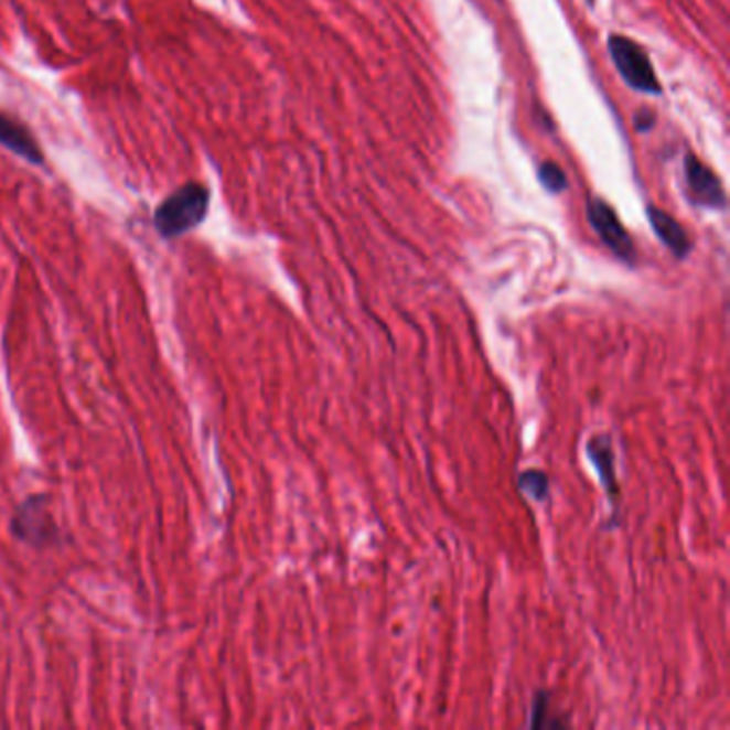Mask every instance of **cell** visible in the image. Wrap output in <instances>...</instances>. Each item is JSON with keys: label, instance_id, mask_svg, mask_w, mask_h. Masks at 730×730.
Segmentation results:
<instances>
[{"label": "cell", "instance_id": "obj_1", "mask_svg": "<svg viewBox=\"0 0 730 730\" xmlns=\"http://www.w3.org/2000/svg\"><path fill=\"white\" fill-rule=\"evenodd\" d=\"M208 204L211 191L204 184H183L157 208L154 227L163 238H179L206 219Z\"/></svg>", "mask_w": 730, "mask_h": 730}, {"label": "cell", "instance_id": "obj_2", "mask_svg": "<svg viewBox=\"0 0 730 730\" xmlns=\"http://www.w3.org/2000/svg\"><path fill=\"white\" fill-rule=\"evenodd\" d=\"M609 52L613 56L615 67L620 69L621 77L641 93L659 95V82H657L654 67L650 56L641 45H636L630 39L613 35L609 39Z\"/></svg>", "mask_w": 730, "mask_h": 730}, {"label": "cell", "instance_id": "obj_3", "mask_svg": "<svg viewBox=\"0 0 730 730\" xmlns=\"http://www.w3.org/2000/svg\"><path fill=\"white\" fill-rule=\"evenodd\" d=\"M587 217L591 227L598 232L602 243L623 259V261H634L636 259V249L630 238V234L623 229L618 213L602 200H589L587 204Z\"/></svg>", "mask_w": 730, "mask_h": 730}, {"label": "cell", "instance_id": "obj_4", "mask_svg": "<svg viewBox=\"0 0 730 730\" xmlns=\"http://www.w3.org/2000/svg\"><path fill=\"white\" fill-rule=\"evenodd\" d=\"M13 534L35 547L52 545V540L56 538V527L47 511L41 506V497H31L26 504L20 506L13 518Z\"/></svg>", "mask_w": 730, "mask_h": 730}, {"label": "cell", "instance_id": "obj_5", "mask_svg": "<svg viewBox=\"0 0 730 730\" xmlns=\"http://www.w3.org/2000/svg\"><path fill=\"white\" fill-rule=\"evenodd\" d=\"M686 179H688V189H690L694 204L707 206V208L727 206V195H724V186L720 183V179L705 163H700L694 154L686 159Z\"/></svg>", "mask_w": 730, "mask_h": 730}, {"label": "cell", "instance_id": "obj_6", "mask_svg": "<svg viewBox=\"0 0 730 730\" xmlns=\"http://www.w3.org/2000/svg\"><path fill=\"white\" fill-rule=\"evenodd\" d=\"M0 144L33 165L43 163V152L35 142L33 133L2 111H0Z\"/></svg>", "mask_w": 730, "mask_h": 730}, {"label": "cell", "instance_id": "obj_7", "mask_svg": "<svg viewBox=\"0 0 730 730\" xmlns=\"http://www.w3.org/2000/svg\"><path fill=\"white\" fill-rule=\"evenodd\" d=\"M587 452L591 457V463L595 465L598 475L609 493V497L613 500V504L618 502L620 495V486H618V475H615V452H613V441L609 436H595L587 443Z\"/></svg>", "mask_w": 730, "mask_h": 730}, {"label": "cell", "instance_id": "obj_8", "mask_svg": "<svg viewBox=\"0 0 730 730\" xmlns=\"http://www.w3.org/2000/svg\"><path fill=\"white\" fill-rule=\"evenodd\" d=\"M647 215H650V223H652V227H654L657 238H659V240H662V243H664L675 256L686 257L690 254L693 243H690L686 229H684L677 221L673 219L670 215L657 211V208H650Z\"/></svg>", "mask_w": 730, "mask_h": 730}, {"label": "cell", "instance_id": "obj_9", "mask_svg": "<svg viewBox=\"0 0 730 730\" xmlns=\"http://www.w3.org/2000/svg\"><path fill=\"white\" fill-rule=\"evenodd\" d=\"M518 486L523 493H527L529 497H534L536 502H543L547 500L548 495V477L538 472V470H532V472H523L520 477H518Z\"/></svg>", "mask_w": 730, "mask_h": 730}, {"label": "cell", "instance_id": "obj_10", "mask_svg": "<svg viewBox=\"0 0 730 730\" xmlns=\"http://www.w3.org/2000/svg\"><path fill=\"white\" fill-rule=\"evenodd\" d=\"M540 183L545 184L550 193H559V191H563L566 184H568L566 183L563 172L559 170V165H555V163H550V161L540 165Z\"/></svg>", "mask_w": 730, "mask_h": 730}]
</instances>
